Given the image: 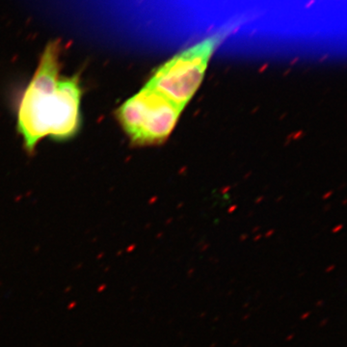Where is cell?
I'll return each mask as SVG.
<instances>
[{"label": "cell", "instance_id": "2", "mask_svg": "<svg viewBox=\"0 0 347 347\" xmlns=\"http://www.w3.org/2000/svg\"><path fill=\"white\" fill-rule=\"evenodd\" d=\"M222 36L213 35L167 61L147 83L177 105L184 108L200 87L208 62Z\"/></svg>", "mask_w": 347, "mask_h": 347}, {"label": "cell", "instance_id": "1", "mask_svg": "<svg viewBox=\"0 0 347 347\" xmlns=\"http://www.w3.org/2000/svg\"><path fill=\"white\" fill-rule=\"evenodd\" d=\"M80 100L78 78L60 76L59 46L49 44L18 106L17 129L26 149L33 150L46 136H75L80 124Z\"/></svg>", "mask_w": 347, "mask_h": 347}, {"label": "cell", "instance_id": "3", "mask_svg": "<svg viewBox=\"0 0 347 347\" xmlns=\"http://www.w3.org/2000/svg\"><path fill=\"white\" fill-rule=\"evenodd\" d=\"M182 109L160 93L145 86L119 108L117 116L133 142L155 144L170 135Z\"/></svg>", "mask_w": 347, "mask_h": 347}]
</instances>
